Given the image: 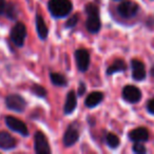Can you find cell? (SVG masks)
Instances as JSON below:
<instances>
[{
    "mask_svg": "<svg viewBox=\"0 0 154 154\" xmlns=\"http://www.w3.org/2000/svg\"><path fill=\"white\" fill-rule=\"evenodd\" d=\"M103 94L101 92H92L88 95L85 103H86V106L88 108H94L96 106H98L103 101Z\"/></svg>",
    "mask_w": 154,
    "mask_h": 154,
    "instance_id": "obj_15",
    "label": "cell"
},
{
    "mask_svg": "<svg viewBox=\"0 0 154 154\" xmlns=\"http://www.w3.org/2000/svg\"><path fill=\"white\" fill-rule=\"evenodd\" d=\"M50 77H51L52 84L55 85V86H58V87L66 86V79L64 78V76H62L59 73H51Z\"/></svg>",
    "mask_w": 154,
    "mask_h": 154,
    "instance_id": "obj_18",
    "label": "cell"
},
{
    "mask_svg": "<svg viewBox=\"0 0 154 154\" xmlns=\"http://www.w3.org/2000/svg\"><path fill=\"white\" fill-rule=\"evenodd\" d=\"M5 13L7 14L8 17L11 18V19H15V18L17 17V12H16L15 7H14L12 3H10V5H8L7 7H5Z\"/></svg>",
    "mask_w": 154,
    "mask_h": 154,
    "instance_id": "obj_20",
    "label": "cell"
},
{
    "mask_svg": "<svg viewBox=\"0 0 154 154\" xmlns=\"http://www.w3.org/2000/svg\"><path fill=\"white\" fill-rule=\"evenodd\" d=\"M86 13L88 15L86 22V28L91 34H96L99 32L101 26L99 9L94 3H89L86 5Z\"/></svg>",
    "mask_w": 154,
    "mask_h": 154,
    "instance_id": "obj_1",
    "label": "cell"
},
{
    "mask_svg": "<svg viewBox=\"0 0 154 154\" xmlns=\"http://www.w3.org/2000/svg\"><path fill=\"white\" fill-rule=\"evenodd\" d=\"M11 40L16 47H22L26 38V28L22 22H17L11 30Z\"/></svg>",
    "mask_w": 154,
    "mask_h": 154,
    "instance_id": "obj_3",
    "label": "cell"
},
{
    "mask_svg": "<svg viewBox=\"0 0 154 154\" xmlns=\"http://www.w3.org/2000/svg\"><path fill=\"white\" fill-rule=\"evenodd\" d=\"M5 125L12 131H15V132L19 133L22 136H28L29 135V130L26 125L22 120L18 119V118L14 117V116H7L5 117Z\"/></svg>",
    "mask_w": 154,
    "mask_h": 154,
    "instance_id": "obj_6",
    "label": "cell"
},
{
    "mask_svg": "<svg viewBox=\"0 0 154 154\" xmlns=\"http://www.w3.org/2000/svg\"><path fill=\"white\" fill-rule=\"evenodd\" d=\"M79 138V133L74 126H70L63 135V145L66 147H72Z\"/></svg>",
    "mask_w": 154,
    "mask_h": 154,
    "instance_id": "obj_12",
    "label": "cell"
},
{
    "mask_svg": "<svg viewBox=\"0 0 154 154\" xmlns=\"http://www.w3.org/2000/svg\"><path fill=\"white\" fill-rule=\"evenodd\" d=\"M48 7L51 15L56 18L66 17L73 9L71 0H50Z\"/></svg>",
    "mask_w": 154,
    "mask_h": 154,
    "instance_id": "obj_2",
    "label": "cell"
},
{
    "mask_svg": "<svg viewBox=\"0 0 154 154\" xmlns=\"http://www.w3.org/2000/svg\"><path fill=\"white\" fill-rule=\"evenodd\" d=\"M7 107L10 110H13L16 112H22L26 107V103L20 95L18 94H11L5 98Z\"/></svg>",
    "mask_w": 154,
    "mask_h": 154,
    "instance_id": "obj_7",
    "label": "cell"
},
{
    "mask_svg": "<svg viewBox=\"0 0 154 154\" xmlns=\"http://www.w3.org/2000/svg\"><path fill=\"white\" fill-rule=\"evenodd\" d=\"M34 147H35V152L38 154L51 153V149H50V145H49V141H48L47 136L42 132H40V131L35 133Z\"/></svg>",
    "mask_w": 154,
    "mask_h": 154,
    "instance_id": "obj_5",
    "label": "cell"
},
{
    "mask_svg": "<svg viewBox=\"0 0 154 154\" xmlns=\"http://www.w3.org/2000/svg\"><path fill=\"white\" fill-rule=\"evenodd\" d=\"M122 97L126 101L130 103H136L141 99V92L137 87L129 85L122 90Z\"/></svg>",
    "mask_w": 154,
    "mask_h": 154,
    "instance_id": "obj_9",
    "label": "cell"
},
{
    "mask_svg": "<svg viewBox=\"0 0 154 154\" xmlns=\"http://www.w3.org/2000/svg\"><path fill=\"white\" fill-rule=\"evenodd\" d=\"M129 138L134 143H143L149 139V132L146 128H136L129 133Z\"/></svg>",
    "mask_w": 154,
    "mask_h": 154,
    "instance_id": "obj_10",
    "label": "cell"
},
{
    "mask_svg": "<svg viewBox=\"0 0 154 154\" xmlns=\"http://www.w3.org/2000/svg\"><path fill=\"white\" fill-rule=\"evenodd\" d=\"M77 21H78V15L75 14V15H73L72 17L66 21V26H69V28H73L74 26H76Z\"/></svg>",
    "mask_w": 154,
    "mask_h": 154,
    "instance_id": "obj_23",
    "label": "cell"
},
{
    "mask_svg": "<svg viewBox=\"0 0 154 154\" xmlns=\"http://www.w3.org/2000/svg\"><path fill=\"white\" fill-rule=\"evenodd\" d=\"M76 106H77L76 94H75L74 91H70V92L68 93V95H66V103H64V108H63L64 114L73 113V111L75 110Z\"/></svg>",
    "mask_w": 154,
    "mask_h": 154,
    "instance_id": "obj_14",
    "label": "cell"
},
{
    "mask_svg": "<svg viewBox=\"0 0 154 154\" xmlns=\"http://www.w3.org/2000/svg\"><path fill=\"white\" fill-rule=\"evenodd\" d=\"M32 92L38 97H45V95H47V90L41 86H37V85L32 87Z\"/></svg>",
    "mask_w": 154,
    "mask_h": 154,
    "instance_id": "obj_21",
    "label": "cell"
},
{
    "mask_svg": "<svg viewBox=\"0 0 154 154\" xmlns=\"http://www.w3.org/2000/svg\"><path fill=\"white\" fill-rule=\"evenodd\" d=\"M16 147V139L8 132H0V149L11 150Z\"/></svg>",
    "mask_w": 154,
    "mask_h": 154,
    "instance_id": "obj_13",
    "label": "cell"
},
{
    "mask_svg": "<svg viewBox=\"0 0 154 154\" xmlns=\"http://www.w3.org/2000/svg\"><path fill=\"white\" fill-rule=\"evenodd\" d=\"M117 12L122 18H132L138 12V5L131 0L122 1L117 7Z\"/></svg>",
    "mask_w": 154,
    "mask_h": 154,
    "instance_id": "obj_4",
    "label": "cell"
},
{
    "mask_svg": "<svg viewBox=\"0 0 154 154\" xmlns=\"http://www.w3.org/2000/svg\"><path fill=\"white\" fill-rule=\"evenodd\" d=\"M85 92H86V87H85V84L80 82V87L78 88V94H79V96H82Z\"/></svg>",
    "mask_w": 154,
    "mask_h": 154,
    "instance_id": "obj_26",
    "label": "cell"
},
{
    "mask_svg": "<svg viewBox=\"0 0 154 154\" xmlns=\"http://www.w3.org/2000/svg\"><path fill=\"white\" fill-rule=\"evenodd\" d=\"M147 110L150 112L151 114H154V98L150 99L147 103Z\"/></svg>",
    "mask_w": 154,
    "mask_h": 154,
    "instance_id": "obj_24",
    "label": "cell"
},
{
    "mask_svg": "<svg viewBox=\"0 0 154 154\" xmlns=\"http://www.w3.org/2000/svg\"><path fill=\"white\" fill-rule=\"evenodd\" d=\"M133 151L137 154H143L147 152V149L145 148V146L141 145L140 143H136L134 146H133Z\"/></svg>",
    "mask_w": 154,
    "mask_h": 154,
    "instance_id": "obj_22",
    "label": "cell"
},
{
    "mask_svg": "<svg viewBox=\"0 0 154 154\" xmlns=\"http://www.w3.org/2000/svg\"><path fill=\"white\" fill-rule=\"evenodd\" d=\"M77 68L80 72H86L90 66V53L86 49H79L75 52Z\"/></svg>",
    "mask_w": 154,
    "mask_h": 154,
    "instance_id": "obj_8",
    "label": "cell"
},
{
    "mask_svg": "<svg viewBox=\"0 0 154 154\" xmlns=\"http://www.w3.org/2000/svg\"><path fill=\"white\" fill-rule=\"evenodd\" d=\"M132 76L135 80H143L146 77V68L145 64L140 60H132Z\"/></svg>",
    "mask_w": 154,
    "mask_h": 154,
    "instance_id": "obj_11",
    "label": "cell"
},
{
    "mask_svg": "<svg viewBox=\"0 0 154 154\" xmlns=\"http://www.w3.org/2000/svg\"><path fill=\"white\" fill-rule=\"evenodd\" d=\"M36 30L40 39H45L48 37L49 30H48L47 24H45L42 16L40 15H36Z\"/></svg>",
    "mask_w": 154,
    "mask_h": 154,
    "instance_id": "obj_16",
    "label": "cell"
},
{
    "mask_svg": "<svg viewBox=\"0 0 154 154\" xmlns=\"http://www.w3.org/2000/svg\"><path fill=\"white\" fill-rule=\"evenodd\" d=\"M5 7H7V5H5V0H0V16L5 13Z\"/></svg>",
    "mask_w": 154,
    "mask_h": 154,
    "instance_id": "obj_25",
    "label": "cell"
},
{
    "mask_svg": "<svg viewBox=\"0 0 154 154\" xmlns=\"http://www.w3.org/2000/svg\"><path fill=\"white\" fill-rule=\"evenodd\" d=\"M106 143L110 148H117L119 146V138L117 137V135L113 134V133H108L106 136Z\"/></svg>",
    "mask_w": 154,
    "mask_h": 154,
    "instance_id": "obj_19",
    "label": "cell"
},
{
    "mask_svg": "<svg viewBox=\"0 0 154 154\" xmlns=\"http://www.w3.org/2000/svg\"><path fill=\"white\" fill-rule=\"evenodd\" d=\"M126 70H127L126 62L122 59H117V60H115L109 68H108L107 74L112 75V74H114V73H117V72H125Z\"/></svg>",
    "mask_w": 154,
    "mask_h": 154,
    "instance_id": "obj_17",
    "label": "cell"
},
{
    "mask_svg": "<svg viewBox=\"0 0 154 154\" xmlns=\"http://www.w3.org/2000/svg\"><path fill=\"white\" fill-rule=\"evenodd\" d=\"M151 75H152V76L154 77V66H152V69H151Z\"/></svg>",
    "mask_w": 154,
    "mask_h": 154,
    "instance_id": "obj_27",
    "label": "cell"
}]
</instances>
